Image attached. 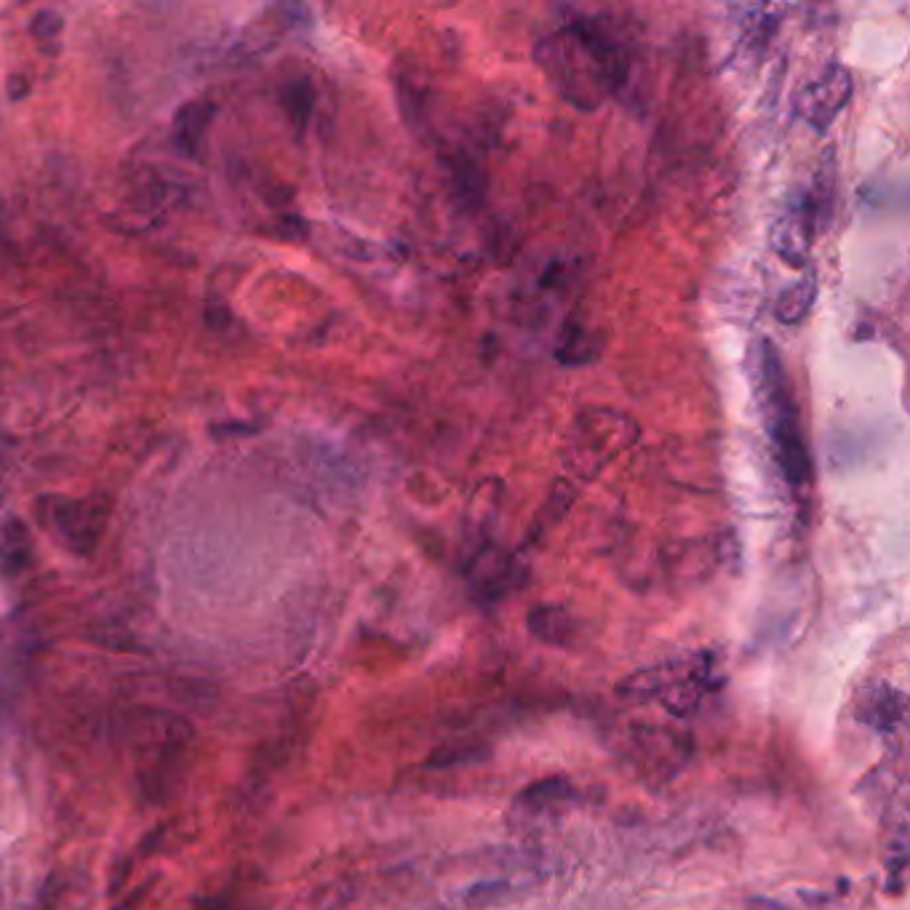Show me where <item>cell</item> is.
I'll list each match as a JSON object with an SVG mask.
<instances>
[{"label": "cell", "mask_w": 910, "mask_h": 910, "mask_svg": "<svg viewBox=\"0 0 910 910\" xmlns=\"http://www.w3.org/2000/svg\"><path fill=\"white\" fill-rule=\"evenodd\" d=\"M537 67L579 110H599L628 81V57L604 22L575 16L537 44Z\"/></svg>", "instance_id": "obj_1"}, {"label": "cell", "mask_w": 910, "mask_h": 910, "mask_svg": "<svg viewBox=\"0 0 910 910\" xmlns=\"http://www.w3.org/2000/svg\"><path fill=\"white\" fill-rule=\"evenodd\" d=\"M750 390L759 404L761 419H764L766 435L772 441L774 459L783 470L790 487H807L812 481V457H809L807 441H803L799 406L790 393L788 374H785L783 358L772 340H755L748 347L745 358Z\"/></svg>", "instance_id": "obj_2"}, {"label": "cell", "mask_w": 910, "mask_h": 910, "mask_svg": "<svg viewBox=\"0 0 910 910\" xmlns=\"http://www.w3.org/2000/svg\"><path fill=\"white\" fill-rule=\"evenodd\" d=\"M638 439V425L628 414L612 409H590L569 428L566 439V468L582 481H593Z\"/></svg>", "instance_id": "obj_3"}, {"label": "cell", "mask_w": 910, "mask_h": 910, "mask_svg": "<svg viewBox=\"0 0 910 910\" xmlns=\"http://www.w3.org/2000/svg\"><path fill=\"white\" fill-rule=\"evenodd\" d=\"M825 171V169H823ZM833 169L817 176V185L807 190L799 198L790 200L777 220L772 222L770 244L772 251L783 259L788 268L803 270L809 268L812 246L817 235L823 233L833 209Z\"/></svg>", "instance_id": "obj_4"}, {"label": "cell", "mask_w": 910, "mask_h": 910, "mask_svg": "<svg viewBox=\"0 0 910 910\" xmlns=\"http://www.w3.org/2000/svg\"><path fill=\"white\" fill-rule=\"evenodd\" d=\"M38 521L73 555H91L110 524V502L104 496L44 494L35 502Z\"/></svg>", "instance_id": "obj_5"}, {"label": "cell", "mask_w": 910, "mask_h": 910, "mask_svg": "<svg viewBox=\"0 0 910 910\" xmlns=\"http://www.w3.org/2000/svg\"><path fill=\"white\" fill-rule=\"evenodd\" d=\"M128 737H134L132 748L145 764V779L142 783L152 785V794L158 790L161 777L174 774L176 761L185 755L187 745L193 742V729L185 718L171 716V713H145L132 726Z\"/></svg>", "instance_id": "obj_6"}, {"label": "cell", "mask_w": 910, "mask_h": 910, "mask_svg": "<svg viewBox=\"0 0 910 910\" xmlns=\"http://www.w3.org/2000/svg\"><path fill=\"white\" fill-rule=\"evenodd\" d=\"M854 81L844 64H827L823 73L812 83H807L799 97V112L803 121L817 132L831 128V123L841 115L844 108L852 102Z\"/></svg>", "instance_id": "obj_7"}, {"label": "cell", "mask_w": 910, "mask_h": 910, "mask_svg": "<svg viewBox=\"0 0 910 910\" xmlns=\"http://www.w3.org/2000/svg\"><path fill=\"white\" fill-rule=\"evenodd\" d=\"M214 112L217 104L206 102V99L182 104L180 112L174 115V123H171V142H174L180 156L200 158L206 132H209V123L211 118H214Z\"/></svg>", "instance_id": "obj_8"}, {"label": "cell", "mask_w": 910, "mask_h": 910, "mask_svg": "<svg viewBox=\"0 0 910 910\" xmlns=\"http://www.w3.org/2000/svg\"><path fill=\"white\" fill-rule=\"evenodd\" d=\"M735 14L742 49H753L764 54L774 33L779 29L785 9L783 5H740V9H735Z\"/></svg>", "instance_id": "obj_9"}, {"label": "cell", "mask_w": 910, "mask_h": 910, "mask_svg": "<svg viewBox=\"0 0 910 910\" xmlns=\"http://www.w3.org/2000/svg\"><path fill=\"white\" fill-rule=\"evenodd\" d=\"M817 273H814L812 268H807V273H803L799 281L790 283V286H785L783 294L777 297V303H774V316H777V321L785 323V327H799V323L807 321L814 303H817Z\"/></svg>", "instance_id": "obj_10"}, {"label": "cell", "mask_w": 910, "mask_h": 910, "mask_svg": "<svg viewBox=\"0 0 910 910\" xmlns=\"http://www.w3.org/2000/svg\"><path fill=\"white\" fill-rule=\"evenodd\" d=\"M33 561V534L22 518L9 516L0 524V571L5 577H16Z\"/></svg>", "instance_id": "obj_11"}, {"label": "cell", "mask_w": 910, "mask_h": 910, "mask_svg": "<svg viewBox=\"0 0 910 910\" xmlns=\"http://www.w3.org/2000/svg\"><path fill=\"white\" fill-rule=\"evenodd\" d=\"M526 628L534 638L551 647H569L575 636V619L564 606L540 604L526 614Z\"/></svg>", "instance_id": "obj_12"}, {"label": "cell", "mask_w": 910, "mask_h": 910, "mask_svg": "<svg viewBox=\"0 0 910 910\" xmlns=\"http://www.w3.org/2000/svg\"><path fill=\"white\" fill-rule=\"evenodd\" d=\"M862 716L871 726L882 731H891L902 724V716H906V697L897 689L882 687L878 691H871L865 697V711Z\"/></svg>", "instance_id": "obj_13"}, {"label": "cell", "mask_w": 910, "mask_h": 910, "mask_svg": "<svg viewBox=\"0 0 910 910\" xmlns=\"http://www.w3.org/2000/svg\"><path fill=\"white\" fill-rule=\"evenodd\" d=\"M312 102H316V91H312V83L307 78L292 81L283 88V108H286L288 118L299 132H305L307 121H310Z\"/></svg>", "instance_id": "obj_14"}, {"label": "cell", "mask_w": 910, "mask_h": 910, "mask_svg": "<svg viewBox=\"0 0 910 910\" xmlns=\"http://www.w3.org/2000/svg\"><path fill=\"white\" fill-rule=\"evenodd\" d=\"M566 799H571V785L566 779H545V783L531 785L521 794V803L526 809H548Z\"/></svg>", "instance_id": "obj_15"}, {"label": "cell", "mask_w": 910, "mask_h": 910, "mask_svg": "<svg viewBox=\"0 0 910 910\" xmlns=\"http://www.w3.org/2000/svg\"><path fill=\"white\" fill-rule=\"evenodd\" d=\"M64 33V16L54 9H40L35 11L33 20H29V35L38 40L40 46L57 44Z\"/></svg>", "instance_id": "obj_16"}, {"label": "cell", "mask_w": 910, "mask_h": 910, "mask_svg": "<svg viewBox=\"0 0 910 910\" xmlns=\"http://www.w3.org/2000/svg\"><path fill=\"white\" fill-rule=\"evenodd\" d=\"M745 910H790L788 906H783V902L772 900V897H748L745 900Z\"/></svg>", "instance_id": "obj_17"}, {"label": "cell", "mask_w": 910, "mask_h": 910, "mask_svg": "<svg viewBox=\"0 0 910 910\" xmlns=\"http://www.w3.org/2000/svg\"><path fill=\"white\" fill-rule=\"evenodd\" d=\"M9 86H11V99H22L20 86H27V81H22V78H11V81H9Z\"/></svg>", "instance_id": "obj_18"}]
</instances>
